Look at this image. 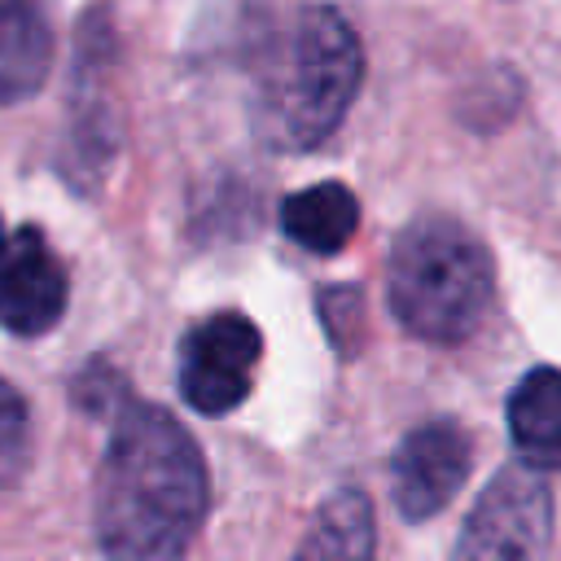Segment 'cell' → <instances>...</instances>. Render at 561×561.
Returning a JSON list of instances; mask_svg holds the SVG:
<instances>
[{
    "instance_id": "obj_1",
    "label": "cell",
    "mask_w": 561,
    "mask_h": 561,
    "mask_svg": "<svg viewBox=\"0 0 561 561\" xmlns=\"http://www.w3.org/2000/svg\"><path fill=\"white\" fill-rule=\"evenodd\" d=\"M206 500V460L193 434L158 403H123L96 473L105 561H184Z\"/></svg>"
},
{
    "instance_id": "obj_2",
    "label": "cell",
    "mask_w": 561,
    "mask_h": 561,
    "mask_svg": "<svg viewBox=\"0 0 561 561\" xmlns=\"http://www.w3.org/2000/svg\"><path fill=\"white\" fill-rule=\"evenodd\" d=\"M364 79V48L329 4H302L263 39L254 70V127L272 149L320 145L351 110Z\"/></svg>"
},
{
    "instance_id": "obj_3",
    "label": "cell",
    "mask_w": 561,
    "mask_h": 561,
    "mask_svg": "<svg viewBox=\"0 0 561 561\" xmlns=\"http://www.w3.org/2000/svg\"><path fill=\"white\" fill-rule=\"evenodd\" d=\"M390 316L421 342H460L491 302L486 245L447 215L412 219L386 259Z\"/></svg>"
},
{
    "instance_id": "obj_4",
    "label": "cell",
    "mask_w": 561,
    "mask_h": 561,
    "mask_svg": "<svg viewBox=\"0 0 561 561\" xmlns=\"http://www.w3.org/2000/svg\"><path fill=\"white\" fill-rule=\"evenodd\" d=\"M552 491L543 473L504 465L473 500L451 561H548Z\"/></svg>"
},
{
    "instance_id": "obj_5",
    "label": "cell",
    "mask_w": 561,
    "mask_h": 561,
    "mask_svg": "<svg viewBox=\"0 0 561 561\" xmlns=\"http://www.w3.org/2000/svg\"><path fill=\"white\" fill-rule=\"evenodd\" d=\"M259 351H263V337L254 320H245L241 311H219L193 324L180 346L184 403L206 416L232 412L250 394V373L259 364Z\"/></svg>"
},
{
    "instance_id": "obj_6",
    "label": "cell",
    "mask_w": 561,
    "mask_h": 561,
    "mask_svg": "<svg viewBox=\"0 0 561 561\" xmlns=\"http://www.w3.org/2000/svg\"><path fill=\"white\" fill-rule=\"evenodd\" d=\"M473 460V443L460 421L434 416L403 434L390 456V500L408 522H425L451 504L465 486Z\"/></svg>"
},
{
    "instance_id": "obj_7",
    "label": "cell",
    "mask_w": 561,
    "mask_h": 561,
    "mask_svg": "<svg viewBox=\"0 0 561 561\" xmlns=\"http://www.w3.org/2000/svg\"><path fill=\"white\" fill-rule=\"evenodd\" d=\"M66 311V272L44 245L39 228H18L0 254V324L9 333L35 337L53 329Z\"/></svg>"
},
{
    "instance_id": "obj_8",
    "label": "cell",
    "mask_w": 561,
    "mask_h": 561,
    "mask_svg": "<svg viewBox=\"0 0 561 561\" xmlns=\"http://www.w3.org/2000/svg\"><path fill=\"white\" fill-rule=\"evenodd\" d=\"M508 438L517 447V465L543 473L561 469V373L530 368L508 394Z\"/></svg>"
},
{
    "instance_id": "obj_9",
    "label": "cell",
    "mask_w": 561,
    "mask_h": 561,
    "mask_svg": "<svg viewBox=\"0 0 561 561\" xmlns=\"http://www.w3.org/2000/svg\"><path fill=\"white\" fill-rule=\"evenodd\" d=\"M280 228L289 241H298L311 254H337L359 228V202L346 184L324 180L280 202Z\"/></svg>"
},
{
    "instance_id": "obj_10",
    "label": "cell",
    "mask_w": 561,
    "mask_h": 561,
    "mask_svg": "<svg viewBox=\"0 0 561 561\" xmlns=\"http://www.w3.org/2000/svg\"><path fill=\"white\" fill-rule=\"evenodd\" d=\"M53 70V31L39 9L4 0L0 4V101H26L44 88Z\"/></svg>"
},
{
    "instance_id": "obj_11",
    "label": "cell",
    "mask_w": 561,
    "mask_h": 561,
    "mask_svg": "<svg viewBox=\"0 0 561 561\" xmlns=\"http://www.w3.org/2000/svg\"><path fill=\"white\" fill-rule=\"evenodd\" d=\"M373 539H377V526H373L368 495L355 486H342L316 508L294 561H373Z\"/></svg>"
},
{
    "instance_id": "obj_12",
    "label": "cell",
    "mask_w": 561,
    "mask_h": 561,
    "mask_svg": "<svg viewBox=\"0 0 561 561\" xmlns=\"http://www.w3.org/2000/svg\"><path fill=\"white\" fill-rule=\"evenodd\" d=\"M31 460V416L22 394L0 377V486L18 482Z\"/></svg>"
},
{
    "instance_id": "obj_13",
    "label": "cell",
    "mask_w": 561,
    "mask_h": 561,
    "mask_svg": "<svg viewBox=\"0 0 561 561\" xmlns=\"http://www.w3.org/2000/svg\"><path fill=\"white\" fill-rule=\"evenodd\" d=\"M4 241H9V237H4V224H0V254H4Z\"/></svg>"
}]
</instances>
